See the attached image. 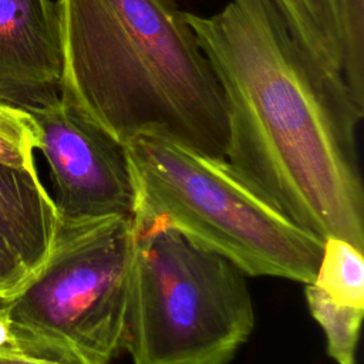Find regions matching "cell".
<instances>
[{"instance_id":"1","label":"cell","mask_w":364,"mask_h":364,"mask_svg":"<svg viewBox=\"0 0 364 364\" xmlns=\"http://www.w3.org/2000/svg\"><path fill=\"white\" fill-rule=\"evenodd\" d=\"M185 16L223 92L235 175L301 230L364 250V104L343 75L294 36L273 0Z\"/></svg>"},{"instance_id":"2","label":"cell","mask_w":364,"mask_h":364,"mask_svg":"<svg viewBox=\"0 0 364 364\" xmlns=\"http://www.w3.org/2000/svg\"><path fill=\"white\" fill-rule=\"evenodd\" d=\"M60 100L127 144L159 134L225 159L218 77L178 0H55Z\"/></svg>"},{"instance_id":"3","label":"cell","mask_w":364,"mask_h":364,"mask_svg":"<svg viewBox=\"0 0 364 364\" xmlns=\"http://www.w3.org/2000/svg\"><path fill=\"white\" fill-rule=\"evenodd\" d=\"M125 145L138 189L134 218L161 219L246 276L304 284L314 279L324 242L250 191L226 159L159 134H141Z\"/></svg>"},{"instance_id":"4","label":"cell","mask_w":364,"mask_h":364,"mask_svg":"<svg viewBox=\"0 0 364 364\" xmlns=\"http://www.w3.org/2000/svg\"><path fill=\"white\" fill-rule=\"evenodd\" d=\"M132 220V364H229L255 327L246 273L161 219Z\"/></svg>"},{"instance_id":"5","label":"cell","mask_w":364,"mask_h":364,"mask_svg":"<svg viewBox=\"0 0 364 364\" xmlns=\"http://www.w3.org/2000/svg\"><path fill=\"white\" fill-rule=\"evenodd\" d=\"M132 218L58 223L41 269L0 300L11 348L58 364H109L125 350Z\"/></svg>"},{"instance_id":"6","label":"cell","mask_w":364,"mask_h":364,"mask_svg":"<svg viewBox=\"0 0 364 364\" xmlns=\"http://www.w3.org/2000/svg\"><path fill=\"white\" fill-rule=\"evenodd\" d=\"M27 112L50 168L58 222L134 219L138 189L127 145L60 98Z\"/></svg>"},{"instance_id":"7","label":"cell","mask_w":364,"mask_h":364,"mask_svg":"<svg viewBox=\"0 0 364 364\" xmlns=\"http://www.w3.org/2000/svg\"><path fill=\"white\" fill-rule=\"evenodd\" d=\"M63 68L54 0H0V102L34 109L60 98Z\"/></svg>"},{"instance_id":"8","label":"cell","mask_w":364,"mask_h":364,"mask_svg":"<svg viewBox=\"0 0 364 364\" xmlns=\"http://www.w3.org/2000/svg\"><path fill=\"white\" fill-rule=\"evenodd\" d=\"M58 223L37 169L0 164V233L33 274L47 260Z\"/></svg>"},{"instance_id":"9","label":"cell","mask_w":364,"mask_h":364,"mask_svg":"<svg viewBox=\"0 0 364 364\" xmlns=\"http://www.w3.org/2000/svg\"><path fill=\"white\" fill-rule=\"evenodd\" d=\"M294 36L330 70L343 75V30L337 0H273Z\"/></svg>"},{"instance_id":"10","label":"cell","mask_w":364,"mask_h":364,"mask_svg":"<svg viewBox=\"0 0 364 364\" xmlns=\"http://www.w3.org/2000/svg\"><path fill=\"white\" fill-rule=\"evenodd\" d=\"M306 300L326 337L327 354L337 364H355L364 304L331 297L311 282L306 283Z\"/></svg>"},{"instance_id":"11","label":"cell","mask_w":364,"mask_h":364,"mask_svg":"<svg viewBox=\"0 0 364 364\" xmlns=\"http://www.w3.org/2000/svg\"><path fill=\"white\" fill-rule=\"evenodd\" d=\"M37 145L38 132L31 114L0 102V164L20 169H37L34 161Z\"/></svg>"},{"instance_id":"12","label":"cell","mask_w":364,"mask_h":364,"mask_svg":"<svg viewBox=\"0 0 364 364\" xmlns=\"http://www.w3.org/2000/svg\"><path fill=\"white\" fill-rule=\"evenodd\" d=\"M343 30V78L364 104V0H337Z\"/></svg>"},{"instance_id":"13","label":"cell","mask_w":364,"mask_h":364,"mask_svg":"<svg viewBox=\"0 0 364 364\" xmlns=\"http://www.w3.org/2000/svg\"><path fill=\"white\" fill-rule=\"evenodd\" d=\"M34 274L0 233V300L17 294Z\"/></svg>"},{"instance_id":"14","label":"cell","mask_w":364,"mask_h":364,"mask_svg":"<svg viewBox=\"0 0 364 364\" xmlns=\"http://www.w3.org/2000/svg\"><path fill=\"white\" fill-rule=\"evenodd\" d=\"M0 364H58V363L26 355L13 348H4L0 351Z\"/></svg>"},{"instance_id":"15","label":"cell","mask_w":364,"mask_h":364,"mask_svg":"<svg viewBox=\"0 0 364 364\" xmlns=\"http://www.w3.org/2000/svg\"><path fill=\"white\" fill-rule=\"evenodd\" d=\"M4 348H11V334L7 314L0 306V351Z\"/></svg>"}]
</instances>
